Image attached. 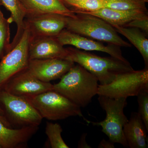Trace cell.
Returning a JSON list of instances; mask_svg holds the SVG:
<instances>
[{"mask_svg": "<svg viewBox=\"0 0 148 148\" xmlns=\"http://www.w3.org/2000/svg\"><path fill=\"white\" fill-rule=\"evenodd\" d=\"M98 79L79 64L74 65L53 84V90L81 108H84L98 94Z\"/></svg>", "mask_w": 148, "mask_h": 148, "instance_id": "1", "label": "cell"}, {"mask_svg": "<svg viewBox=\"0 0 148 148\" xmlns=\"http://www.w3.org/2000/svg\"><path fill=\"white\" fill-rule=\"evenodd\" d=\"M66 49L65 59L86 69L98 79L100 85L108 84L120 74L134 70L129 62L126 63L112 56L101 57L76 48H66Z\"/></svg>", "mask_w": 148, "mask_h": 148, "instance_id": "2", "label": "cell"}, {"mask_svg": "<svg viewBox=\"0 0 148 148\" xmlns=\"http://www.w3.org/2000/svg\"><path fill=\"white\" fill-rule=\"evenodd\" d=\"M75 14V17H67V30L95 40L120 47H132L120 37L112 25L102 18L87 14Z\"/></svg>", "mask_w": 148, "mask_h": 148, "instance_id": "3", "label": "cell"}, {"mask_svg": "<svg viewBox=\"0 0 148 148\" xmlns=\"http://www.w3.org/2000/svg\"><path fill=\"white\" fill-rule=\"evenodd\" d=\"M98 101L101 108L106 111V119L100 122H93L88 120L86 121L101 126L102 132L108 136L110 141L128 148L123 132V127L128 121L124 113V108L127 105V98L99 95Z\"/></svg>", "mask_w": 148, "mask_h": 148, "instance_id": "4", "label": "cell"}, {"mask_svg": "<svg viewBox=\"0 0 148 148\" xmlns=\"http://www.w3.org/2000/svg\"><path fill=\"white\" fill-rule=\"evenodd\" d=\"M26 98L43 119L58 121L79 116L82 117L85 121L87 120L83 115L80 107L54 90Z\"/></svg>", "mask_w": 148, "mask_h": 148, "instance_id": "5", "label": "cell"}, {"mask_svg": "<svg viewBox=\"0 0 148 148\" xmlns=\"http://www.w3.org/2000/svg\"><path fill=\"white\" fill-rule=\"evenodd\" d=\"M0 105L12 127L39 126L42 121V117L25 97L12 95L1 89Z\"/></svg>", "mask_w": 148, "mask_h": 148, "instance_id": "6", "label": "cell"}, {"mask_svg": "<svg viewBox=\"0 0 148 148\" xmlns=\"http://www.w3.org/2000/svg\"><path fill=\"white\" fill-rule=\"evenodd\" d=\"M148 90V69L135 70L118 75L108 84L99 85L98 95L111 98L137 96Z\"/></svg>", "mask_w": 148, "mask_h": 148, "instance_id": "7", "label": "cell"}, {"mask_svg": "<svg viewBox=\"0 0 148 148\" xmlns=\"http://www.w3.org/2000/svg\"><path fill=\"white\" fill-rule=\"evenodd\" d=\"M31 38L29 29L24 27L20 38L15 44L10 45V50L1 59L0 90L10 80L28 68Z\"/></svg>", "mask_w": 148, "mask_h": 148, "instance_id": "8", "label": "cell"}, {"mask_svg": "<svg viewBox=\"0 0 148 148\" xmlns=\"http://www.w3.org/2000/svg\"><path fill=\"white\" fill-rule=\"evenodd\" d=\"M63 46L71 45L76 48L85 51H98L108 53L112 57L124 62L128 61L123 56L120 47L109 44L105 45L87 37L83 36L65 29L56 36Z\"/></svg>", "mask_w": 148, "mask_h": 148, "instance_id": "9", "label": "cell"}, {"mask_svg": "<svg viewBox=\"0 0 148 148\" xmlns=\"http://www.w3.org/2000/svg\"><path fill=\"white\" fill-rule=\"evenodd\" d=\"M53 89V84L38 79L27 69L10 80L2 89L12 95L28 98Z\"/></svg>", "mask_w": 148, "mask_h": 148, "instance_id": "10", "label": "cell"}, {"mask_svg": "<svg viewBox=\"0 0 148 148\" xmlns=\"http://www.w3.org/2000/svg\"><path fill=\"white\" fill-rule=\"evenodd\" d=\"M67 17L53 13L27 16L24 27L29 29L32 38L56 37L66 29Z\"/></svg>", "mask_w": 148, "mask_h": 148, "instance_id": "11", "label": "cell"}, {"mask_svg": "<svg viewBox=\"0 0 148 148\" xmlns=\"http://www.w3.org/2000/svg\"><path fill=\"white\" fill-rule=\"evenodd\" d=\"M75 64L62 58L32 59L29 60L27 70L40 80L50 82L61 78Z\"/></svg>", "mask_w": 148, "mask_h": 148, "instance_id": "12", "label": "cell"}, {"mask_svg": "<svg viewBox=\"0 0 148 148\" xmlns=\"http://www.w3.org/2000/svg\"><path fill=\"white\" fill-rule=\"evenodd\" d=\"M66 48L61 45L56 37L31 38L29 47V60L48 58H66Z\"/></svg>", "mask_w": 148, "mask_h": 148, "instance_id": "13", "label": "cell"}, {"mask_svg": "<svg viewBox=\"0 0 148 148\" xmlns=\"http://www.w3.org/2000/svg\"><path fill=\"white\" fill-rule=\"evenodd\" d=\"M39 126H30L14 129L0 120V146L2 148H24L36 133Z\"/></svg>", "mask_w": 148, "mask_h": 148, "instance_id": "14", "label": "cell"}, {"mask_svg": "<svg viewBox=\"0 0 148 148\" xmlns=\"http://www.w3.org/2000/svg\"><path fill=\"white\" fill-rule=\"evenodd\" d=\"M26 12V16L46 13L74 17L76 14L60 0H20Z\"/></svg>", "mask_w": 148, "mask_h": 148, "instance_id": "15", "label": "cell"}, {"mask_svg": "<svg viewBox=\"0 0 148 148\" xmlns=\"http://www.w3.org/2000/svg\"><path fill=\"white\" fill-rule=\"evenodd\" d=\"M147 130L138 112H132L123 127V132L128 147L146 148Z\"/></svg>", "mask_w": 148, "mask_h": 148, "instance_id": "16", "label": "cell"}, {"mask_svg": "<svg viewBox=\"0 0 148 148\" xmlns=\"http://www.w3.org/2000/svg\"><path fill=\"white\" fill-rule=\"evenodd\" d=\"M75 13L91 14L102 18L112 26H123L132 20L148 15V11L143 10H121L104 8L91 12L76 11Z\"/></svg>", "mask_w": 148, "mask_h": 148, "instance_id": "17", "label": "cell"}, {"mask_svg": "<svg viewBox=\"0 0 148 148\" xmlns=\"http://www.w3.org/2000/svg\"><path fill=\"white\" fill-rule=\"evenodd\" d=\"M112 27L117 33L127 38L138 49L144 59L145 68L148 69V39L147 38V35L138 28H130L117 25Z\"/></svg>", "mask_w": 148, "mask_h": 148, "instance_id": "18", "label": "cell"}, {"mask_svg": "<svg viewBox=\"0 0 148 148\" xmlns=\"http://www.w3.org/2000/svg\"><path fill=\"white\" fill-rule=\"evenodd\" d=\"M1 4L10 13L9 18L11 23L14 22L16 24L17 30L11 45H13L19 40L23 34L24 29V19L26 12L20 0H0Z\"/></svg>", "mask_w": 148, "mask_h": 148, "instance_id": "19", "label": "cell"}, {"mask_svg": "<svg viewBox=\"0 0 148 148\" xmlns=\"http://www.w3.org/2000/svg\"><path fill=\"white\" fill-rule=\"evenodd\" d=\"M63 129L58 123L47 122L45 134L51 148H69L61 136Z\"/></svg>", "mask_w": 148, "mask_h": 148, "instance_id": "20", "label": "cell"}, {"mask_svg": "<svg viewBox=\"0 0 148 148\" xmlns=\"http://www.w3.org/2000/svg\"><path fill=\"white\" fill-rule=\"evenodd\" d=\"M105 8L121 10L148 11L145 3L140 0H105Z\"/></svg>", "mask_w": 148, "mask_h": 148, "instance_id": "21", "label": "cell"}, {"mask_svg": "<svg viewBox=\"0 0 148 148\" xmlns=\"http://www.w3.org/2000/svg\"><path fill=\"white\" fill-rule=\"evenodd\" d=\"M105 0H82L72 3L69 6L72 8L71 10L76 11L91 12L105 8Z\"/></svg>", "mask_w": 148, "mask_h": 148, "instance_id": "22", "label": "cell"}, {"mask_svg": "<svg viewBox=\"0 0 148 148\" xmlns=\"http://www.w3.org/2000/svg\"><path fill=\"white\" fill-rule=\"evenodd\" d=\"M9 18H6L0 25V59L3 58L10 48V31Z\"/></svg>", "mask_w": 148, "mask_h": 148, "instance_id": "23", "label": "cell"}, {"mask_svg": "<svg viewBox=\"0 0 148 148\" xmlns=\"http://www.w3.org/2000/svg\"><path fill=\"white\" fill-rule=\"evenodd\" d=\"M137 97L139 106L138 113L148 131V90L140 92Z\"/></svg>", "mask_w": 148, "mask_h": 148, "instance_id": "24", "label": "cell"}, {"mask_svg": "<svg viewBox=\"0 0 148 148\" xmlns=\"http://www.w3.org/2000/svg\"><path fill=\"white\" fill-rule=\"evenodd\" d=\"M123 27L138 28L148 36V15L132 20Z\"/></svg>", "mask_w": 148, "mask_h": 148, "instance_id": "25", "label": "cell"}, {"mask_svg": "<svg viewBox=\"0 0 148 148\" xmlns=\"http://www.w3.org/2000/svg\"><path fill=\"white\" fill-rule=\"evenodd\" d=\"M86 133H83L81 136L79 142L78 144L77 147L79 148H90L91 147L88 144L86 140Z\"/></svg>", "mask_w": 148, "mask_h": 148, "instance_id": "26", "label": "cell"}, {"mask_svg": "<svg viewBox=\"0 0 148 148\" xmlns=\"http://www.w3.org/2000/svg\"><path fill=\"white\" fill-rule=\"evenodd\" d=\"M114 143L111 142L110 140L107 141L103 139L98 145V148H114Z\"/></svg>", "mask_w": 148, "mask_h": 148, "instance_id": "27", "label": "cell"}, {"mask_svg": "<svg viewBox=\"0 0 148 148\" xmlns=\"http://www.w3.org/2000/svg\"><path fill=\"white\" fill-rule=\"evenodd\" d=\"M60 1L62 2L67 7V5H69L72 3L78 1H82V0H60Z\"/></svg>", "mask_w": 148, "mask_h": 148, "instance_id": "28", "label": "cell"}, {"mask_svg": "<svg viewBox=\"0 0 148 148\" xmlns=\"http://www.w3.org/2000/svg\"><path fill=\"white\" fill-rule=\"evenodd\" d=\"M0 120L3 123H4L6 126H8V127H12L11 125H10V123H9V122L7 120V119H6L3 118L1 117H0Z\"/></svg>", "mask_w": 148, "mask_h": 148, "instance_id": "29", "label": "cell"}, {"mask_svg": "<svg viewBox=\"0 0 148 148\" xmlns=\"http://www.w3.org/2000/svg\"><path fill=\"white\" fill-rule=\"evenodd\" d=\"M1 4H0V6H1ZM6 19V18H5L1 10V9H0V25L3 23L4 21H5Z\"/></svg>", "mask_w": 148, "mask_h": 148, "instance_id": "30", "label": "cell"}, {"mask_svg": "<svg viewBox=\"0 0 148 148\" xmlns=\"http://www.w3.org/2000/svg\"><path fill=\"white\" fill-rule=\"evenodd\" d=\"M0 117L3 118H6L5 116V113L3 110L0 107Z\"/></svg>", "mask_w": 148, "mask_h": 148, "instance_id": "31", "label": "cell"}, {"mask_svg": "<svg viewBox=\"0 0 148 148\" xmlns=\"http://www.w3.org/2000/svg\"><path fill=\"white\" fill-rule=\"evenodd\" d=\"M140 1H142L144 2L145 3H147L148 0H140Z\"/></svg>", "mask_w": 148, "mask_h": 148, "instance_id": "32", "label": "cell"}, {"mask_svg": "<svg viewBox=\"0 0 148 148\" xmlns=\"http://www.w3.org/2000/svg\"><path fill=\"white\" fill-rule=\"evenodd\" d=\"M0 148H1V146H0Z\"/></svg>", "mask_w": 148, "mask_h": 148, "instance_id": "33", "label": "cell"}, {"mask_svg": "<svg viewBox=\"0 0 148 148\" xmlns=\"http://www.w3.org/2000/svg\"><path fill=\"white\" fill-rule=\"evenodd\" d=\"M0 4H1V1H0Z\"/></svg>", "mask_w": 148, "mask_h": 148, "instance_id": "34", "label": "cell"}]
</instances>
